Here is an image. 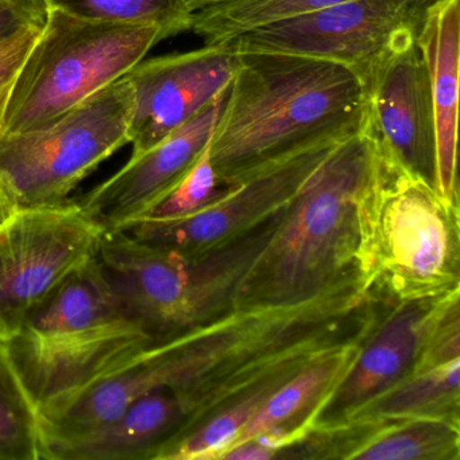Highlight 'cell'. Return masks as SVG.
I'll list each match as a JSON object with an SVG mask.
<instances>
[{
    "label": "cell",
    "mask_w": 460,
    "mask_h": 460,
    "mask_svg": "<svg viewBox=\"0 0 460 460\" xmlns=\"http://www.w3.org/2000/svg\"><path fill=\"white\" fill-rule=\"evenodd\" d=\"M42 29L44 28L31 26L0 42V136H2V126H4V112L9 103L10 93Z\"/></svg>",
    "instance_id": "obj_24"
},
{
    "label": "cell",
    "mask_w": 460,
    "mask_h": 460,
    "mask_svg": "<svg viewBox=\"0 0 460 460\" xmlns=\"http://www.w3.org/2000/svg\"><path fill=\"white\" fill-rule=\"evenodd\" d=\"M365 338L330 349L301 368L266 401L233 446L252 438L268 451L270 459H279L288 447L300 441L314 427L325 401L354 363Z\"/></svg>",
    "instance_id": "obj_16"
},
{
    "label": "cell",
    "mask_w": 460,
    "mask_h": 460,
    "mask_svg": "<svg viewBox=\"0 0 460 460\" xmlns=\"http://www.w3.org/2000/svg\"><path fill=\"white\" fill-rule=\"evenodd\" d=\"M104 231L76 201L18 209L0 225V339L17 335L74 271L96 257Z\"/></svg>",
    "instance_id": "obj_8"
},
{
    "label": "cell",
    "mask_w": 460,
    "mask_h": 460,
    "mask_svg": "<svg viewBox=\"0 0 460 460\" xmlns=\"http://www.w3.org/2000/svg\"><path fill=\"white\" fill-rule=\"evenodd\" d=\"M343 2L347 0H223L192 14L190 31L203 37L206 44L225 42L258 26Z\"/></svg>",
    "instance_id": "obj_20"
},
{
    "label": "cell",
    "mask_w": 460,
    "mask_h": 460,
    "mask_svg": "<svg viewBox=\"0 0 460 460\" xmlns=\"http://www.w3.org/2000/svg\"><path fill=\"white\" fill-rule=\"evenodd\" d=\"M163 40L155 25L82 20L50 10L10 93L2 136L45 128L125 76Z\"/></svg>",
    "instance_id": "obj_5"
},
{
    "label": "cell",
    "mask_w": 460,
    "mask_h": 460,
    "mask_svg": "<svg viewBox=\"0 0 460 460\" xmlns=\"http://www.w3.org/2000/svg\"><path fill=\"white\" fill-rule=\"evenodd\" d=\"M419 29L398 34L362 75L366 128L382 155L436 188V128Z\"/></svg>",
    "instance_id": "obj_11"
},
{
    "label": "cell",
    "mask_w": 460,
    "mask_h": 460,
    "mask_svg": "<svg viewBox=\"0 0 460 460\" xmlns=\"http://www.w3.org/2000/svg\"><path fill=\"white\" fill-rule=\"evenodd\" d=\"M131 112L123 76L45 128L0 136V182L17 208L68 204L75 188L128 144Z\"/></svg>",
    "instance_id": "obj_7"
},
{
    "label": "cell",
    "mask_w": 460,
    "mask_h": 460,
    "mask_svg": "<svg viewBox=\"0 0 460 460\" xmlns=\"http://www.w3.org/2000/svg\"><path fill=\"white\" fill-rule=\"evenodd\" d=\"M357 460H460V422L441 419L379 420Z\"/></svg>",
    "instance_id": "obj_18"
},
{
    "label": "cell",
    "mask_w": 460,
    "mask_h": 460,
    "mask_svg": "<svg viewBox=\"0 0 460 460\" xmlns=\"http://www.w3.org/2000/svg\"><path fill=\"white\" fill-rule=\"evenodd\" d=\"M457 295L460 290L436 300L390 305L366 336L354 363L325 401L312 428L349 421L359 409L413 373L428 332Z\"/></svg>",
    "instance_id": "obj_14"
},
{
    "label": "cell",
    "mask_w": 460,
    "mask_h": 460,
    "mask_svg": "<svg viewBox=\"0 0 460 460\" xmlns=\"http://www.w3.org/2000/svg\"><path fill=\"white\" fill-rule=\"evenodd\" d=\"M50 10L88 21L144 23L161 28L165 39L190 31L192 15L181 0H45Z\"/></svg>",
    "instance_id": "obj_21"
},
{
    "label": "cell",
    "mask_w": 460,
    "mask_h": 460,
    "mask_svg": "<svg viewBox=\"0 0 460 460\" xmlns=\"http://www.w3.org/2000/svg\"><path fill=\"white\" fill-rule=\"evenodd\" d=\"M381 157L371 234V290L393 305L457 292L460 207L447 203L432 184L382 153Z\"/></svg>",
    "instance_id": "obj_6"
},
{
    "label": "cell",
    "mask_w": 460,
    "mask_h": 460,
    "mask_svg": "<svg viewBox=\"0 0 460 460\" xmlns=\"http://www.w3.org/2000/svg\"><path fill=\"white\" fill-rule=\"evenodd\" d=\"M281 211L222 249L188 257L104 231L96 260L131 314L155 341L222 319L235 309L236 290L270 239Z\"/></svg>",
    "instance_id": "obj_4"
},
{
    "label": "cell",
    "mask_w": 460,
    "mask_h": 460,
    "mask_svg": "<svg viewBox=\"0 0 460 460\" xmlns=\"http://www.w3.org/2000/svg\"><path fill=\"white\" fill-rule=\"evenodd\" d=\"M228 91L163 141L130 161L79 201L104 230H120L141 219L190 173L211 142Z\"/></svg>",
    "instance_id": "obj_13"
},
{
    "label": "cell",
    "mask_w": 460,
    "mask_h": 460,
    "mask_svg": "<svg viewBox=\"0 0 460 460\" xmlns=\"http://www.w3.org/2000/svg\"><path fill=\"white\" fill-rule=\"evenodd\" d=\"M460 359V295L455 296L428 332L413 373Z\"/></svg>",
    "instance_id": "obj_23"
},
{
    "label": "cell",
    "mask_w": 460,
    "mask_h": 460,
    "mask_svg": "<svg viewBox=\"0 0 460 460\" xmlns=\"http://www.w3.org/2000/svg\"><path fill=\"white\" fill-rule=\"evenodd\" d=\"M7 341L15 368L40 408L155 341L126 308L95 257L74 271Z\"/></svg>",
    "instance_id": "obj_3"
},
{
    "label": "cell",
    "mask_w": 460,
    "mask_h": 460,
    "mask_svg": "<svg viewBox=\"0 0 460 460\" xmlns=\"http://www.w3.org/2000/svg\"><path fill=\"white\" fill-rule=\"evenodd\" d=\"M18 211L14 200L9 195L4 185L0 182V225L6 222L7 219L13 217Z\"/></svg>",
    "instance_id": "obj_26"
},
{
    "label": "cell",
    "mask_w": 460,
    "mask_h": 460,
    "mask_svg": "<svg viewBox=\"0 0 460 460\" xmlns=\"http://www.w3.org/2000/svg\"><path fill=\"white\" fill-rule=\"evenodd\" d=\"M222 2L223 0H181L182 6L190 15L201 12V10L208 9V7L217 6Z\"/></svg>",
    "instance_id": "obj_27"
},
{
    "label": "cell",
    "mask_w": 460,
    "mask_h": 460,
    "mask_svg": "<svg viewBox=\"0 0 460 460\" xmlns=\"http://www.w3.org/2000/svg\"><path fill=\"white\" fill-rule=\"evenodd\" d=\"M238 55L209 146L217 176L227 187L365 128V83L354 69L282 53Z\"/></svg>",
    "instance_id": "obj_2"
},
{
    "label": "cell",
    "mask_w": 460,
    "mask_h": 460,
    "mask_svg": "<svg viewBox=\"0 0 460 460\" xmlns=\"http://www.w3.org/2000/svg\"><path fill=\"white\" fill-rule=\"evenodd\" d=\"M429 75L436 128V190L460 207L457 182L460 0H432L417 31Z\"/></svg>",
    "instance_id": "obj_15"
},
{
    "label": "cell",
    "mask_w": 460,
    "mask_h": 460,
    "mask_svg": "<svg viewBox=\"0 0 460 460\" xmlns=\"http://www.w3.org/2000/svg\"><path fill=\"white\" fill-rule=\"evenodd\" d=\"M432 0H347L228 40L235 53H282L343 64L362 76L393 40L419 29Z\"/></svg>",
    "instance_id": "obj_9"
},
{
    "label": "cell",
    "mask_w": 460,
    "mask_h": 460,
    "mask_svg": "<svg viewBox=\"0 0 460 460\" xmlns=\"http://www.w3.org/2000/svg\"><path fill=\"white\" fill-rule=\"evenodd\" d=\"M339 142H325L243 180L198 215L171 222L138 220L120 228L137 241L195 257L254 233L300 192Z\"/></svg>",
    "instance_id": "obj_10"
},
{
    "label": "cell",
    "mask_w": 460,
    "mask_h": 460,
    "mask_svg": "<svg viewBox=\"0 0 460 460\" xmlns=\"http://www.w3.org/2000/svg\"><path fill=\"white\" fill-rule=\"evenodd\" d=\"M209 146L211 142L180 184L138 220L171 222L187 219L217 203L231 190L217 176Z\"/></svg>",
    "instance_id": "obj_22"
},
{
    "label": "cell",
    "mask_w": 460,
    "mask_h": 460,
    "mask_svg": "<svg viewBox=\"0 0 460 460\" xmlns=\"http://www.w3.org/2000/svg\"><path fill=\"white\" fill-rule=\"evenodd\" d=\"M0 460H42L39 406L15 368L6 339H0Z\"/></svg>",
    "instance_id": "obj_19"
},
{
    "label": "cell",
    "mask_w": 460,
    "mask_h": 460,
    "mask_svg": "<svg viewBox=\"0 0 460 460\" xmlns=\"http://www.w3.org/2000/svg\"><path fill=\"white\" fill-rule=\"evenodd\" d=\"M381 164L366 126L339 142L281 212L239 282L235 309L296 305L349 285L371 290Z\"/></svg>",
    "instance_id": "obj_1"
},
{
    "label": "cell",
    "mask_w": 460,
    "mask_h": 460,
    "mask_svg": "<svg viewBox=\"0 0 460 460\" xmlns=\"http://www.w3.org/2000/svg\"><path fill=\"white\" fill-rule=\"evenodd\" d=\"M238 53L227 42L141 61L125 75L133 90L128 144L142 155L230 90Z\"/></svg>",
    "instance_id": "obj_12"
},
{
    "label": "cell",
    "mask_w": 460,
    "mask_h": 460,
    "mask_svg": "<svg viewBox=\"0 0 460 460\" xmlns=\"http://www.w3.org/2000/svg\"><path fill=\"white\" fill-rule=\"evenodd\" d=\"M405 419L460 422V359L409 374L359 409L349 421Z\"/></svg>",
    "instance_id": "obj_17"
},
{
    "label": "cell",
    "mask_w": 460,
    "mask_h": 460,
    "mask_svg": "<svg viewBox=\"0 0 460 460\" xmlns=\"http://www.w3.org/2000/svg\"><path fill=\"white\" fill-rule=\"evenodd\" d=\"M49 12L45 0H0V42L31 26L44 28Z\"/></svg>",
    "instance_id": "obj_25"
}]
</instances>
